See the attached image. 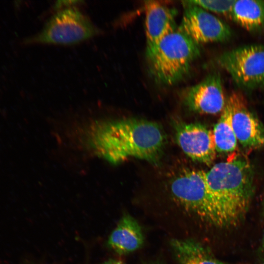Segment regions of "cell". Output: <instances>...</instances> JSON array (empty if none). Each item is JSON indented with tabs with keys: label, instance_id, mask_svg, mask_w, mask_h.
Listing matches in <instances>:
<instances>
[{
	"label": "cell",
	"instance_id": "1",
	"mask_svg": "<svg viewBox=\"0 0 264 264\" xmlns=\"http://www.w3.org/2000/svg\"><path fill=\"white\" fill-rule=\"evenodd\" d=\"M88 138L96 154L114 164L130 158L157 164L166 141L157 123L134 118L96 122L89 129Z\"/></svg>",
	"mask_w": 264,
	"mask_h": 264
},
{
	"label": "cell",
	"instance_id": "2",
	"mask_svg": "<svg viewBox=\"0 0 264 264\" xmlns=\"http://www.w3.org/2000/svg\"><path fill=\"white\" fill-rule=\"evenodd\" d=\"M205 174L212 226L237 227L244 220L254 192V173L249 162L236 157L216 164Z\"/></svg>",
	"mask_w": 264,
	"mask_h": 264
},
{
	"label": "cell",
	"instance_id": "3",
	"mask_svg": "<svg viewBox=\"0 0 264 264\" xmlns=\"http://www.w3.org/2000/svg\"><path fill=\"white\" fill-rule=\"evenodd\" d=\"M148 71L157 84L172 86L188 74L191 66L200 55L198 44L177 29L157 43L146 46Z\"/></svg>",
	"mask_w": 264,
	"mask_h": 264
},
{
	"label": "cell",
	"instance_id": "4",
	"mask_svg": "<svg viewBox=\"0 0 264 264\" xmlns=\"http://www.w3.org/2000/svg\"><path fill=\"white\" fill-rule=\"evenodd\" d=\"M98 33V29L81 12L68 7L56 13L42 31L26 39L24 43L73 44L89 39Z\"/></svg>",
	"mask_w": 264,
	"mask_h": 264
},
{
	"label": "cell",
	"instance_id": "5",
	"mask_svg": "<svg viewBox=\"0 0 264 264\" xmlns=\"http://www.w3.org/2000/svg\"><path fill=\"white\" fill-rule=\"evenodd\" d=\"M171 190L176 201L201 221L212 225L213 216L205 171L187 170L171 182Z\"/></svg>",
	"mask_w": 264,
	"mask_h": 264
},
{
	"label": "cell",
	"instance_id": "6",
	"mask_svg": "<svg viewBox=\"0 0 264 264\" xmlns=\"http://www.w3.org/2000/svg\"><path fill=\"white\" fill-rule=\"evenodd\" d=\"M218 63L242 86L252 88L264 82V46L248 45L225 52Z\"/></svg>",
	"mask_w": 264,
	"mask_h": 264
},
{
	"label": "cell",
	"instance_id": "7",
	"mask_svg": "<svg viewBox=\"0 0 264 264\" xmlns=\"http://www.w3.org/2000/svg\"><path fill=\"white\" fill-rule=\"evenodd\" d=\"M184 12L178 30L198 44L222 42L231 36L227 24L191 0L182 1Z\"/></svg>",
	"mask_w": 264,
	"mask_h": 264
},
{
	"label": "cell",
	"instance_id": "8",
	"mask_svg": "<svg viewBox=\"0 0 264 264\" xmlns=\"http://www.w3.org/2000/svg\"><path fill=\"white\" fill-rule=\"evenodd\" d=\"M176 125V142L188 157L206 164L214 160L217 151L213 131L198 123Z\"/></svg>",
	"mask_w": 264,
	"mask_h": 264
},
{
	"label": "cell",
	"instance_id": "9",
	"mask_svg": "<svg viewBox=\"0 0 264 264\" xmlns=\"http://www.w3.org/2000/svg\"><path fill=\"white\" fill-rule=\"evenodd\" d=\"M233 128L237 140L244 148L264 146V127L249 110L241 94L233 92L227 99Z\"/></svg>",
	"mask_w": 264,
	"mask_h": 264
},
{
	"label": "cell",
	"instance_id": "10",
	"mask_svg": "<svg viewBox=\"0 0 264 264\" xmlns=\"http://www.w3.org/2000/svg\"><path fill=\"white\" fill-rule=\"evenodd\" d=\"M185 105L193 111L214 114L222 111L225 100L220 77L213 74L189 87L184 94Z\"/></svg>",
	"mask_w": 264,
	"mask_h": 264
},
{
	"label": "cell",
	"instance_id": "11",
	"mask_svg": "<svg viewBox=\"0 0 264 264\" xmlns=\"http://www.w3.org/2000/svg\"><path fill=\"white\" fill-rule=\"evenodd\" d=\"M147 46L154 44L176 30V11L155 0L144 1Z\"/></svg>",
	"mask_w": 264,
	"mask_h": 264
},
{
	"label": "cell",
	"instance_id": "12",
	"mask_svg": "<svg viewBox=\"0 0 264 264\" xmlns=\"http://www.w3.org/2000/svg\"><path fill=\"white\" fill-rule=\"evenodd\" d=\"M144 242L141 226L133 217L125 214L109 236L107 245L119 255H124L138 250Z\"/></svg>",
	"mask_w": 264,
	"mask_h": 264
},
{
	"label": "cell",
	"instance_id": "13",
	"mask_svg": "<svg viewBox=\"0 0 264 264\" xmlns=\"http://www.w3.org/2000/svg\"><path fill=\"white\" fill-rule=\"evenodd\" d=\"M170 245L178 264H229L217 259L205 246L192 239H174Z\"/></svg>",
	"mask_w": 264,
	"mask_h": 264
},
{
	"label": "cell",
	"instance_id": "14",
	"mask_svg": "<svg viewBox=\"0 0 264 264\" xmlns=\"http://www.w3.org/2000/svg\"><path fill=\"white\" fill-rule=\"evenodd\" d=\"M231 18L247 30L258 29L264 25V1L236 0Z\"/></svg>",
	"mask_w": 264,
	"mask_h": 264
},
{
	"label": "cell",
	"instance_id": "15",
	"mask_svg": "<svg viewBox=\"0 0 264 264\" xmlns=\"http://www.w3.org/2000/svg\"><path fill=\"white\" fill-rule=\"evenodd\" d=\"M213 131L217 152L230 153L235 150L238 140L232 126L231 111L226 103Z\"/></svg>",
	"mask_w": 264,
	"mask_h": 264
},
{
	"label": "cell",
	"instance_id": "16",
	"mask_svg": "<svg viewBox=\"0 0 264 264\" xmlns=\"http://www.w3.org/2000/svg\"><path fill=\"white\" fill-rule=\"evenodd\" d=\"M236 0H191L204 9L217 14L231 17Z\"/></svg>",
	"mask_w": 264,
	"mask_h": 264
},
{
	"label": "cell",
	"instance_id": "17",
	"mask_svg": "<svg viewBox=\"0 0 264 264\" xmlns=\"http://www.w3.org/2000/svg\"><path fill=\"white\" fill-rule=\"evenodd\" d=\"M78 2H80V1L78 0H61L58 1L55 4L56 8H61L64 7H66L68 6L69 7L71 5L74 4H76Z\"/></svg>",
	"mask_w": 264,
	"mask_h": 264
},
{
	"label": "cell",
	"instance_id": "18",
	"mask_svg": "<svg viewBox=\"0 0 264 264\" xmlns=\"http://www.w3.org/2000/svg\"><path fill=\"white\" fill-rule=\"evenodd\" d=\"M103 264H125L124 262L120 260L109 259Z\"/></svg>",
	"mask_w": 264,
	"mask_h": 264
},
{
	"label": "cell",
	"instance_id": "19",
	"mask_svg": "<svg viewBox=\"0 0 264 264\" xmlns=\"http://www.w3.org/2000/svg\"><path fill=\"white\" fill-rule=\"evenodd\" d=\"M262 249V253L264 257V232L263 237Z\"/></svg>",
	"mask_w": 264,
	"mask_h": 264
},
{
	"label": "cell",
	"instance_id": "20",
	"mask_svg": "<svg viewBox=\"0 0 264 264\" xmlns=\"http://www.w3.org/2000/svg\"><path fill=\"white\" fill-rule=\"evenodd\" d=\"M159 264L158 263H156V262H153V263H148V264Z\"/></svg>",
	"mask_w": 264,
	"mask_h": 264
}]
</instances>
